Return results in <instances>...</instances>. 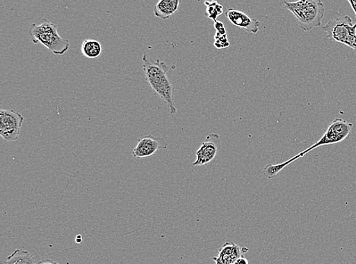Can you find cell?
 <instances>
[{
  "instance_id": "obj_13",
  "label": "cell",
  "mask_w": 356,
  "mask_h": 264,
  "mask_svg": "<svg viewBox=\"0 0 356 264\" xmlns=\"http://www.w3.org/2000/svg\"><path fill=\"white\" fill-rule=\"evenodd\" d=\"M5 264H36V263L29 251L16 249L8 257Z\"/></svg>"
},
{
  "instance_id": "obj_19",
  "label": "cell",
  "mask_w": 356,
  "mask_h": 264,
  "mask_svg": "<svg viewBox=\"0 0 356 264\" xmlns=\"http://www.w3.org/2000/svg\"><path fill=\"white\" fill-rule=\"evenodd\" d=\"M349 3L356 15V0H355V1H353V0H349Z\"/></svg>"
},
{
  "instance_id": "obj_9",
  "label": "cell",
  "mask_w": 356,
  "mask_h": 264,
  "mask_svg": "<svg viewBox=\"0 0 356 264\" xmlns=\"http://www.w3.org/2000/svg\"><path fill=\"white\" fill-rule=\"evenodd\" d=\"M226 17L234 26L252 33V34H257L259 31V21L251 18L250 16L242 11L229 9L226 13Z\"/></svg>"
},
{
  "instance_id": "obj_7",
  "label": "cell",
  "mask_w": 356,
  "mask_h": 264,
  "mask_svg": "<svg viewBox=\"0 0 356 264\" xmlns=\"http://www.w3.org/2000/svg\"><path fill=\"white\" fill-rule=\"evenodd\" d=\"M221 146L220 137L218 134H210L206 137L196 155L193 166H202L211 162L216 157Z\"/></svg>"
},
{
  "instance_id": "obj_16",
  "label": "cell",
  "mask_w": 356,
  "mask_h": 264,
  "mask_svg": "<svg viewBox=\"0 0 356 264\" xmlns=\"http://www.w3.org/2000/svg\"><path fill=\"white\" fill-rule=\"evenodd\" d=\"M213 27L214 29L216 30V33H218V34L222 36L227 35L225 24L222 22L218 21L214 22Z\"/></svg>"
},
{
  "instance_id": "obj_10",
  "label": "cell",
  "mask_w": 356,
  "mask_h": 264,
  "mask_svg": "<svg viewBox=\"0 0 356 264\" xmlns=\"http://www.w3.org/2000/svg\"><path fill=\"white\" fill-rule=\"evenodd\" d=\"M248 251L247 247H241L234 242H226L219 249L218 257L212 260L216 264H234L244 254Z\"/></svg>"
},
{
  "instance_id": "obj_14",
  "label": "cell",
  "mask_w": 356,
  "mask_h": 264,
  "mask_svg": "<svg viewBox=\"0 0 356 264\" xmlns=\"http://www.w3.org/2000/svg\"><path fill=\"white\" fill-rule=\"evenodd\" d=\"M205 16L207 18L213 21L218 22L219 16L223 13V6L217 1H206Z\"/></svg>"
},
{
  "instance_id": "obj_3",
  "label": "cell",
  "mask_w": 356,
  "mask_h": 264,
  "mask_svg": "<svg viewBox=\"0 0 356 264\" xmlns=\"http://www.w3.org/2000/svg\"><path fill=\"white\" fill-rule=\"evenodd\" d=\"M284 5L286 9L295 16L303 31H309L321 26L325 14V6L321 0L284 2Z\"/></svg>"
},
{
  "instance_id": "obj_8",
  "label": "cell",
  "mask_w": 356,
  "mask_h": 264,
  "mask_svg": "<svg viewBox=\"0 0 356 264\" xmlns=\"http://www.w3.org/2000/svg\"><path fill=\"white\" fill-rule=\"evenodd\" d=\"M168 143L162 137L148 135L139 139L138 144L132 151V155L136 159H144L150 157L160 150H167Z\"/></svg>"
},
{
  "instance_id": "obj_1",
  "label": "cell",
  "mask_w": 356,
  "mask_h": 264,
  "mask_svg": "<svg viewBox=\"0 0 356 264\" xmlns=\"http://www.w3.org/2000/svg\"><path fill=\"white\" fill-rule=\"evenodd\" d=\"M353 130V123L346 121L342 118H337L330 123L325 134L318 140V141L292 159L283 163L277 164H268L263 170V174L268 179L275 178L279 173L289 166L295 161L300 160L302 157L308 154L316 148L328 145H334L343 141L351 134Z\"/></svg>"
},
{
  "instance_id": "obj_18",
  "label": "cell",
  "mask_w": 356,
  "mask_h": 264,
  "mask_svg": "<svg viewBox=\"0 0 356 264\" xmlns=\"http://www.w3.org/2000/svg\"><path fill=\"white\" fill-rule=\"evenodd\" d=\"M234 264H250V263H248V261L246 258L242 257V258H238L235 262Z\"/></svg>"
},
{
  "instance_id": "obj_5",
  "label": "cell",
  "mask_w": 356,
  "mask_h": 264,
  "mask_svg": "<svg viewBox=\"0 0 356 264\" xmlns=\"http://www.w3.org/2000/svg\"><path fill=\"white\" fill-rule=\"evenodd\" d=\"M327 38L343 44L356 51V24L349 15L331 20L323 27Z\"/></svg>"
},
{
  "instance_id": "obj_17",
  "label": "cell",
  "mask_w": 356,
  "mask_h": 264,
  "mask_svg": "<svg viewBox=\"0 0 356 264\" xmlns=\"http://www.w3.org/2000/svg\"><path fill=\"white\" fill-rule=\"evenodd\" d=\"M36 264H60V263H58L57 262L54 261L51 259H46V260L40 261L36 263Z\"/></svg>"
},
{
  "instance_id": "obj_6",
  "label": "cell",
  "mask_w": 356,
  "mask_h": 264,
  "mask_svg": "<svg viewBox=\"0 0 356 264\" xmlns=\"http://www.w3.org/2000/svg\"><path fill=\"white\" fill-rule=\"evenodd\" d=\"M24 121L22 115L15 110L0 111V136L5 142L17 141Z\"/></svg>"
},
{
  "instance_id": "obj_4",
  "label": "cell",
  "mask_w": 356,
  "mask_h": 264,
  "mask_svg": "<svg viewBox=\"0 0 356 264\" xmlns=\"http://www.w3.org/2000/svg\"><path fill=\"white\" fill-rule=\"evenodd\" d=\"M29 34L33 43L43 45L55 55H63L70 47V40L62 38L56 24L47 19L39 24L33 23Z\"/></svg>"
},
{
  "instance_id": "obj_2",
  "label": "cell",
  "mask_w": 356,
  "mask_h": 264,
  "mask_svg": "<svg viewBox=\"0 0 356 264\" xmlns=\"http://www.w3.org/2000/svg\"><path fill=\"white\" fill-rule=\"evenodd\" d=\"M143 68L145 79L154 92L168 105L169 112L174 115L177 113V107L174 104L173 88L168 77L170 68L164 62L149 59L146 54L143 55Z\"/></svg>"
},
{
  "instance_id": "obj_15",
  "label": "cell",
  "mask_w": 356,
  "mask_h": 264,
  "mask_svg": "<svg viewBox=\"0 0 356 264\" xmlns=\"http://www.w3.org/2000/svg\"><path fill=\"white\" fill-rule=\"evenodd\" d=\"M213 46L217 49H227L230 46L227 35L222 36L216 33L214 36Z\"/></svg>"
},
{
  "instance_id": "obj_11",
  "label": "cell",
  "mask_w": 356,
  "mask_h": 264,
  "mask_svg": "<svg viewBox=\"0 0 356 264\" xmlns=\"http://www.w3.org/2000/svg\"><path fill=\"white\" fill-rule=\"evenodd\" d=\"M179 0H161L155 5L154 14L157 18L167 20L179 10Z\"/></svg>"
},
{
  "instance_id": "obj_12",
  "label": "cell",
  "mask_w": 356,
  "mask_h": 264,
  "mask_svg": "<svg viewBox=\"0 0 356 264\" xmlns=\"http://www.w3.org/2000/svg\"><path fill=\"white\" fill-rule=\"evenodd\" d=\"M103 52L102 45L98 40L94 39H86L83 41L81 45V53L87 59H97L101 56Z\"/></svg>"
}]
</instances>
